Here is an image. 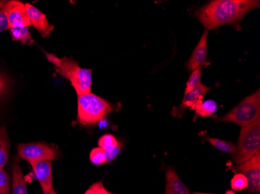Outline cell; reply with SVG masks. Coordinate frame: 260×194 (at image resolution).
<instances>
[{
  "label": "cell",
  "mask_w": 260,
  "mask_h": 194,
  "mask_svg": "<svg viewBox=\"0 0 260 194\" xmlns=\"http://www.w3.org/2000/svg\"><path fill=\"white\" fill-rule=\"evenodd\" d=\"M260 118V90L247 96L224 116L219 118V122L233 123L244 128Z\"/></svg>",
  "instance_id": "4"
},
{
  "label": "cell",
  "mask_w": 260,
  "mask_h": 194,
  "mask_svg": "<svg viewBox=\"0 0 260 194\" xmlns=\"http://www.w3.org/2000/svg\"><path fill=\"white\" fill-rule=\"evenodd\" d=\"M99 148L103 149L107 154L108 163L113 161L122 149V144L114 135L106 134L99 140Z\"/></svg>",
  "instance_id": "14"
},
{
  "label": "cell",
  "mask_w": 260,
  "mask_h": 194,
  "mask_svg": "<svg viewBox=\"0 0 260 194\" xmlns=\"http://www.w3.org/2000/svg\"><path fill=\"white\" fill-rule=\"evenodd\" d=\"M218 109V105L214 100H207L206 101L200 100L196 105L194 110L197 116L207 118L215 113Z\"/></svg>",
  "instance_id": "17"
},
{
  "label": "cell",
  "mask_w": 260,
  "mask_h": 194,
  "mask_svg": "<svg viewBox=\"0 0 260 194\" xmlns=\"http://www.w3.org/2000/svg\"><path fill=\"white\" fill-rule=\"evenodd\" d=\"M25 7L30 19V25L41 33L42 37H48L54 30V26L47 20L45 14L39 9L29 4H26Z\"/></svg>",
  "instance_id": "11"
},
{
  "label": "cell",
  "mask_w": 260,
  "mask_h": 194,
  "mask_svg": "<svg viewBox=\"0 0 260 194\" xmlns=\"http://www.w3.org/2000/svg\"><path fill=\"white\" fill-rule=\"evenodd\" d=\"M12 173H13V186L12 194H27V184L25 178L20 168L19 159H15L12 163Z\"/></svg>",
  "instance_id": "15"
},
{
  "label": "cell",
  "mask_w": 260,
  "mask_h": 194,
  "mask_svg": "<svg viewBox=\"0 0 260 194\" xmlns=\"http://www.w3.org/2000/svg\"><path fill=\"white\" fill-rule=\"evenodd\" d=\"M204 139L208 141L214 148L223 151V152L234 154L236 151V145L230 141H223V140L218 139V138H210V137H205Z\"/></svg>",
  "instance_id": "19"
},
{
  "label": "cell",
  "mask_w": 260,
  "mask_h": 194,
  "mask_svg": "<svg viewBox=\"0 0 260 194\" xmlns=\"http://www.w3.org/2000/svg\"><path fill=\"white\" fill-rule=\"evenodd\" d=\"M35 176L40 183L44 194H48L52 188V166L51 161H40L30 164Z\"/></svg>",
  "instance_id": "10"
},
{
  "label": "cell",
  "mask_w": 260,
  "mask_h": 194,
  "mask_svg": "<svg viewBox=\"0 0 260 194\" xmlns=\"http://www.w3.org/2000/svg\"><path fill=\"white\" fill-rule=\"evenodd\" d=\"M6 87H7L6 80L0 75V95L2 94L3 92L5 90Z\"/></svg>",
  "instance_id": "26"
},
{
  "label": "cell",
  "mask_w": 260,
  "mask_h": 194,
  "mask_svg": "<svg viewBox=\"0 0 260 194\" xmlns=\"http://www.w3.org/2000/svg\"><path fill=\"white\" fill-rule=\"evenodd\" d=\"M7 1H0V33L9 29L7 18Z\"/></svg>",
  "instance_id": "24"
},
{
  "label": "cell",
  "mask_w": 260,
  "mask_h": 194,
  "mask_svg": "<svg viewBox=\"0 0 260 194\" xmlns=\"http://www.w3.org/2000/svg\"><path fill=\"white\" fill-rule=\"evenodd\" d=\"M236 169L248 179L249 186L247 190L258 193L260 191V153L239 165Z\"/></svg>",
  "instance_id": "7"
},
{
  "label": "cell",
  "mask_w": 260,
  "mask_h": 194,
  "mask_svg": "<svg viewBox=\"0 0 260 194\" xmlns=\"http://www.w3.org/2000/svg\"><path fill=\"white\" fill-rule=\"evenodd\" d=\"M48 194H58L56 192V191L54 189V188H52V190L50 191V192H49Z\"/></svg>",
  "instance_id": "27"
},
{
  "label": "cell",
  "mask_w": 260,
  "mask_h": 194,
  "mask_svg": "<svg viewBox=\"0 0 260 194\" xmlns=\"http://www.w3.org/2000/svg\"><path fill=\"white\" fill-rule=\"evenodd\" d=\"M47 59L55 66L58 73L66 77L75 90L77 96L90 93L92 70L81 68L72 58H58L51 53H45Z\"/></svg>",
  "instance_id": "2"
},
{
  "label": "cell",
  "mask_w": 260,
  "mask_h": 194,
  "mask_svg": "<svg viewBox=\"0 0 260 194\" xmlns=\"http://www.w3.org/2000/svg\"><path fill=\"white\" fill-rule=\"evenodd\" d=\"M192 194H214V193H207V192H194Z\"/></svg>",
  "instance_id": "29"
},
{
  "label": "cell",
  "mask_w": 260,
  "mask_h": 194,
  "mask_svg": "<svg viewBox=\"0 0 260 194\" xmlns=\"http://www.w3.org/2000/svg\"><path fill=\"white\" fill-rule=\"evenodd\" d=\"M260 153V118L248 126L242 128L234 162L241 165Z\"/></svg>",
  "instance_id": "5"
},
{
  "label": "cell",
  "mask_w": 260,
  "mask_h": 194,
  "mask_svg": "<svg viewBox=\"0 0 260 194\" xmlns=\"http://www.w3.org/2000/svg\"><path fill=\"white\" fill-rule=\"evenodd\" d=\"M90 160L95 166H102L108 163L107 154L101 148H94L90 153Z\"/></svg>",
  "instance_id": "21"
},
{
  "label": "cell",
  "mask_w": 260,
  "mask_h": 194,
  "mask_svg": "<svg viewBox=\"0 0 260 194\" xmlns=\"http://www.w3.org/2000/svg\"><path fill=\"white\" fill-rule=\"evenodd\" d=\"M249 186V182L247 178L242 173H237L234 176L231 181L232 189L235 191H241L246 189Z\"/></svg>",
  "instance_id": "22"
},
{
  "label": "cell",
  "mask_w": 260,
  "mask_h": 194,
  "mask_svg": "<svg viewBox=\"0 0 260 194\" xmlns=\"http://www.w3.org/2000/svg\"><path fill=\"white\" fill-rule=\"evenodd\" d=\"M201 77H202L201 67H198L192 71L190 77L188 78L186 83V87H185V93L192 91V90L198 87L200 84H202L201 83Z\"/></svg>",
  "instance_id": "20"
},
{
  "label": "cell",
  "mask_w": 260,
  "mask_h": 194,
  "mask_svg": "<svg viewBox=\"0 0 260 194\" xmlns=\"http://www.w3.org/2000/svg\"><path fill=\"white\" fill-rule=\"evenodd\" d=\"M225 194H235L233 190H228Z\"/></svg>",
  "instance_id": "28"
},
{
  "label": "cell",
  "mask_w": 260,
  "mask_h": 194,
  "mask_svg": "<svg viewBox=\"0 0 260 194\" xmlns=\"http://www.w3.org/2000/svg\"><path fill=\"white\" fill-rule=\"evenodd\" d=\"M10 176L0 168V194H10Z\"/></svg>",
  "instance_id": "23"
},
{
  "label": "cell",
  "mask_w": 260,
  "mask_h": 194,
  "mask_svg": "<svg viewBox=\"0 0 260 194\" xmlns=\"http://www.w3.org/2000/svg\"><path fill=\"white\" fill-rule=\"evenodd\" d=\"M77 102V118L80 125L84 126L99 123L112 110L109 101L91 93L78 96Z\"/></svg>",
  "instance_id": "3"
},
{
  "label": "cell",
  "mask_w": 260,
  "mask_h": 194,
  "mask_svg": "<svg viewBox=\"0 0 260 194\" xmlns=\"http://www.w3.org/2000/svg\"><path fill=\"white\" fill-rule=\"evenodd\" d=\"M210 90H211L210 87H207L205 85L200 84L198 87L194 89L192 91L185 93L180 106L179 107H174L172 114L176 118H182L187 108H190L191 110H194L197 103L200 100H203L204 96Z\"/></svg>",
  "instance_id": "9"
},
{
  "label": "cell",
  "mask_w": 260,
  "mask_h": 194,
  "mask_svg": "<svg viewBox=\"0 0 260 194\" xmlns=\"http://www.w3.org/2000/svg\"><path fill=\"white\" fill-rule=\"evenodd\" d=\"M12 37L14 41L20 42L23 45H30L33 43L31 35L27 27H17L10 29Z\"/></svg>",
  "instance_id": "18"
},
{
  "label": "cell",
  "mask_w": 260,
  "mask_h": 194,
  "mask_svg": "<svg viewBox=\"0 0 260 194\" xmlns=\"http://www.w3.org/2000/svg\"><path fill=\"white\" fill-rule=\"evenodd\" d=\"M7 18L10 29L31 26L25 4L20 1L13 0L7 2Z\"/></svg>",
  "instance_id": "8"
},
{
  "label": "cell",
  "mask_w": 260,
  "mask_h": 194,
  "mask_svg": "<svg viewBox=\"0 0 260 194\" xmlns=\"http://www.w3.org/2000/svg\"><path fill=\"white\" fill-rule=\"evenodd\" d=\"M209 30H204L202 37L199 41L189 59L186 63V68L188 71H192L201 65L205 63L207 60V37Z\"/></svg>",
  "instance_id": "12"
},
{
  "label": "cell",
  "mask_w": 260,
  "mask_h": 194,
  "mask_svg": "<svg viewBox=\"0 0 260 194\" xmlns=\"http://www.w3.org/2000/svg\"><path fill=\"white\" fill-rule=\"evenodd\" d=\"M10 139L7 128L0 127V168H4L8 160L10 152Z\"/></svg>",
  "instance_id": "16"
},
{
  "label": "cell",
  "mask_w": 260,
  "mask_h": 194,
  "mask_svg": "<svg viewBox=\"0 0 260 194\" xmlns=\"http://www.w3.org/2000/svg\"><path fill=\"white\" fill-rule=\"evenodd\" d=\"M84 194H115L109 192L106 188L104 186L102 181L93 183L87 189Z\"/></svg>",
  "instance_id": "25"
},
{
  "label": "cell",
  "mask_w": 260,
  "mask_h": 194,
  "mask_svg": "<svg viewBox=\"0 0 260 194\" xmlns=\"http://www.w3.org/2000/svg\"><path fill=\"white\" fill-rule=\"evenodd\" d=\"M165 194H190L188 188L181 180L175 169L172 168L166 170Z\"/></svg>",
  "instance_id": "13"
},
{
  "label": "cell",
  "mask_w": 260,
  "mask_h": 194,
  "mask_svg": "<svg viewBox=\"0 0 260 194\" xmlns=\"http://www.w3.org/2000/svg\"><path fill=\"white\" fill-rule=\"evenodd\" d=\"M258 7V0H213L195 11L194 16L206 30H214L241 21L249 11Z\"/></svg>",
  "instance_id": "1"
},
{
  "label": "cell",
  "mask_w": 260,
  "mask_h": 194,
  "mask_svg": "<svg viewBox=\"0 0 260 194\" xmlns=\"http://www.w3.org/2000/svg\"><path fill=\"white\" fill-rule=\"evenodd\" d=\"M19 157L27 163L40 161H52L57 157L56 151L53 147L45 143H27L17 145Z\"/></svg>",
  "instance_id": "6"
}]
</instances>
